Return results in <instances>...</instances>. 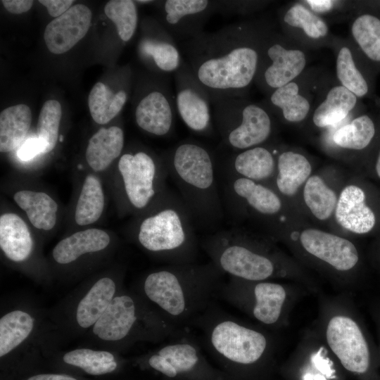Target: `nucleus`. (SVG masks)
<instances>
[{
    "label": "nucleus",
    "mask_w": 380,
    "mask_h": 380,
    "mask_svg": "<svg viewBox=\"0 0 380 380\" xmlns=\"http://www.w3.org/2000/svg\"><path fill=\"white\" fill-rule=\"evenodd\" d=\"M274 27L265 19L244 21L203 32L182 42L184 61L212 102L246 97L258 72L265 39Z\"/></svg>",
    "instance_id": "obj_1"
},
{
    "label": "nucleus",
    "mask_w": 380,
    "mask_h": 380,
    "mask_svg": "<svg viewBox=\"0 0 380 380\" xmlns=\"http://www.w3.org/2000/svg\"><path fill=\"white\" fill-rule=\"evenodd\" d=\"M224 275L212 262L171 264L146 277L143 293L160 316L184 329L213 303Z\"/></svg>",
    "instance_id": "obj_2"
},
{
    "label": "nucleus",
    "mask_w": 380,
    "mask_h": 380,
    "mask_svg": "<svg viewBox=\"0 0 380 380\" xmlns=\"http://www.w3.org/2000/svg\"><path fill=\"white\" fill-rule=\"evenodd\" d=\"M163 160L194 222L203 226L219 222L223 208L209 149L198 141L185 139L172 146Z\"/></svg>",
    "instance_id": "obj_3"
},
{
    "label": "nucleus",
    "mask_w": 380,
    "mask_h": 380,
    "mask_svg": "<svg viewBox=\"0 0 380 380\" xmlns=\"http://www.w3.org/2000/svg\"><path fill=\"white\" fill-rule=\"evenodd\" d=\"M202 248L224 274L246 281H267L288 274L289 263L272 237L233 228L207 236Z\"/></svg>",
    "instance_id": "obj_4"
},
{
    "label": "nucleus",
    "mask_w": 380,
    "mask_h": 380,
    "mask_svg": "<svg viewBox=\"0 0 380 380\" xmlns=\"http://www.w3.org/2000/svg\"><path fill=\"white\" fill-rule=\"evenodd\" d=\"M147 208L136 227L139 243L171 264L194 262L195 222L181 197L166 189Z\"/></svg>",
    "instance_id": "obj_5"
},
{
    "label": "nucleus",
    "mask_w": 380,
    "mask_h": 380,
    "mask_svg": "<svg viewBox=\"0 0 380 380\" xmlns=\"http://www.w3.org/2000/svg\"><path fill=\"white\" fill-rule=\"evenodd\" d=\"M191 325L202 331L206 349L228 369L263 360L271 349L269 337L217 308L214 303Z\"/></svg>",
    "instance_id": "obj_6"
},
{
    "label": "nucleus",
    "mask_w": 380,
    "mask_h": 380,
    "mask_svg": "<svg viewBox=\"0 0 380 380\" xmlns=\"http://www.w3.org/2000/svg\"><path fill=\"white\" fill-rule=\"evenodd\" d=\"M212 106L214 125L228 148L238 152L272 142L274 116L263 104L232 97L215 100Z\"/></svg>",
    "instance_id": "obj_7"
},
{
    "label": "nucleus",
    "mask_w": 380,
    "mask_h": 380,
    "mask_svg": "<svg viewBox=\"0 0 380 380\" xmlns=\"http://www.w3.org/2000/svg\"><path fill=\"white\" fill-rule=\"evenodd\" d=\"M306 50L274 27L265 39L254 84L267 95L296 80L307 70Z\"/></svg>",
    "instance_id": "obj_8"
},
{
    "label": "nucleus",
    "mask_w": 380,
    "mask_h": 380,
    "mask_svg": "<svg viewBox=\"0 0 380 380\" xmlns=\"http://www.w3.org/2000/svg\"><path fill=\"white\" fill-rule=\"evenodd\" d=\"M118 169L126 203L132 210H144L167 189L164 160L144 150L122 154Z\"/></svg>",
    "instance_id": "obj_9"
},
{
    "label": "nucleus",
    "mask_w": 380,
    "mask_h": 380,
    "mask_svg": "<svg viewBox=\"0 0 380 380\" xmlns=\"http://www.w3.org/2000/svg\"><path fill=\"white\" fill-rule=\"evenodd\" d=\"M217 298L264 325L276 326L281 322L287 291L282 284L270 280L252 281L229 277L222 284Z\"/></svg>",
    "instance_id": "obj_10"
},
{
    "label": "nucleus",
    "mask_w": 380,
    "mask_h": 380,
    "mask_svg": "<svg viewBox=\"0 0 380 380\" xmlns=\"http://www.w3.org/2000/svg\"><path fill=\"white\" fill-rule=\"evenodd\" d=\"M225 198L230 212L261 222L270 232L289 214L287 202L271 186L229 175Z\"/></svg>",
    "instance_id": "obj_11"
},
{
    "label": "nucleus",
    "mask_w": 380,
    "mask_h": 380,
    "mask_svg": "<svg viewBox=\"0 0 380 380\" xmlns=\"http://www.w3.org/2000/svg\"><path fill=\"white\" fill-rule=\"evenodd\" d=\"M380 217V192L362 179L343 184L333 220L341 229L355 235L375 234Z\"/></svg>",
    "instance_id": "obj_12"
},
{
    "label": "nucleus",
    "mask_w": 380,
    "mask_h": 380,
    "mask_svg": "<svg viewBox=\"0 0 380 380\" xmlns=\"http://www.w3.org/2000/svg\"><path fill=\"white\" fill-rule=\"evenodd\" d=\"M380 134V112L364 110L334 128L322 132L324 149L336 158H348L360 165Z\"/></svg>",
    "instance_id": "obj_13"
},
{
    "label": "nucleus",
    "mask_w": 380,
    "mask_h": 380,
    "mask_svg": "<svg viewBox=\"0 0 380 380\" xmlns=\"http://www.w3.org/2000/svg\"><path fill=\"white\" fill-rule=\"evenodd\" d=\"M201 349L184 330L151 355L147 362L152 369L172 379L220 380L219 374L208 365Z\"/></svg>",
    "instance_id": "obj_14"
},
{
    "label": "nucleus",
    "mask_w": 380,
    "mask_h": 380,
    "mask_svg": "<svg viewBox=\"0 0 380 380\" xmlns=\"http://www.w3.org/2000/svg\"><path fill=\"white\" fill-rule=\"evenodd\" d=\"M327 77L306 70L296 80L266 95L261 103L275 117L288 124L307 122Z\"/></svg>",
    "instance_id": "obj_15"
},
{
    "label": "nucleus",
    "mask_w": 380,
    "mask_h": 380,
    "mask_svg": "<svg viewBox=\"0 0 380 380\" xmlns=\"http://www.w3.org/2000/svg\"><path fill=\"white\" fill-rule=\"evenodd\" d=\"M177 113L193 132L210 136L214 132L211 98L184 61L174 73Z\"/></svg>",
    "instance_id": "obj_16"
},
{
    "label": "nucleus",
    "mask_w": 380,
    "mask_h": 380,
    "mask_svg": "<svg viewBox=\"0 0 380 380\" xmlns=\"http://www.w3.org/2000/svg\"><path fill=\"white\" fill-rule=\"evenodd\" d=\"M296 239L300 248L310 258L338 272H348L359 264L360 256L355 244L350 239L323 229L305 227L299 229Z\"/></svg>",
    "instance_id": "obj_17"
},
{
    "label": "nucleus",
    "mask_w": 380,
    "mask_h": 380,
    "mask_svg": "<svg viewBox=\"0 0 380 380\" xmlns=\"http://www.w3.org/2000/svg\"><path fill=\"white\" fill-rule=\"evenodd\" d=\"M326 339L331 351L349 372L362 374L371 366V353L367 339L358 325L346 315L333 316L326 329Z\"/></svg>",
    "instance_id": "obj_18"
},
{
    "label": "nucleus",
    "mask_w": 380,
    "mask_h": 380,
    "mask_svg": "<svg viewBox=\"0 0 380 380\" xmlns=\"http://www.w3.org/2000/svg\"><path fill=\"white\" fill-rule=\"evenodd\" d=\"M335 56L337 82L360 100L369 99L376 102V77L378 72L367 62L348 39L334 37L330 46Z\"/></svg>",
    "instance_id": "obj_19"
},
{
    "label": "nucleus",
    "mask_w": 380,
    "mask_h": 380,
    "mask_svg": "<svg viewBox=\"0 0 380 380\" xmlns=\"http://www.w3.org/2000/svg\"><path fill=\"white\" fill-rule=\"evenodd\" d=\"M162 24L176 42H186L203 31L217 11V1L166 0L160 3Z\"/></svg>",
    "instance_id": "obj_20"
},
{
    "label": "nucleus",
    "mask_w": 380,
    "mask_h": 380,
    "mask_svg": "<svg viewBox=\"0 0 380 380\" xmlns=\"http://www.w3.org/2000/svg\"><path fill=\"white\" fill-rule=\"evenodd\" d=\"M278 21L281 32L306 49L330 46L334 39L325 18L303 1L279 9Z\"/></svg>",
    "instance_id": "obj_21"
},
{
    "label": "nucleus",
    "mask_w": 380,
    "mask_h": 380,
    "mask_svg": "<svg viewBox=\"0 0 380 380\" xmlns=\"http://www.w3.org/2000/svg\"><path fill=\"white\" fill-rule=\"evenodd\" d=\"M360 99L336 80L326 78L307 122L320 132L332 129L364 110Z\"/></svg>",
    "instance_id": "obj_22"
},
{
    "label": "nucleus",
    "mask_w": 380,
    "mask_h": 380,
    "mask_svg": "<svg viewBox=\"0 0 380 380\" xmlns=\"http://www.w3.org/2000/svg\"><path fill=\"white\" fill-rule=\"evenodd\" d=\"M176 113L175 96L165 82L143 94L137 103L134 117L142 130L163 137L172 133Z\"/></svg>",
    "instance_id": "obj_23"
},
{
    "label": "nucleus",
    "mask_w": 380,
    "mask_h": 380,
    "mask_svg": "<svg viewBox=\"0 0 380 380\" xmlns=\"http://www.w3.org/2000/svg\"><path fill=\"white\" fill-rule=\"evenodd\" d=\"M145 313L141 314L134 297L127 294L117 296L94 324L93 332L104 341H121L134 332L140 321L162 317L157 313L141 319Z\"/></svg>",
    "instance_id": "obj_24"
},
{
    "label": "nucleus",
    "mask_w": 380,
    "mask_h": 380,
    "mask_svg": "<svg viewBox=\"0 0 380 380\" xmlns=\"http://www.w3.org/2000/svg\"><path fill=\"white\" fill-rule=\"evenodd\" d=\"M91 20V10L84 4H78L51 21L44 33V39L49 51L61 54L70 50L87 33Z\"/></svg>",
    "instance_id": "obj_25"
},
{
    "label": "nucleus",
    "mask_w": 380,
    "mask_h": 380,
    "mask_svg": "<svg viewBox=\"0 0 380 380\" xmlns=\"http://www.w3.org/2000/svg\"><path fill=\"white\" fill-rule=\"evenodd\" d=\"M278 150L271 142L236 152L229 160V175L270 186L277 172Z\"/></svg>",
    "instance_id": "obj_26"
},
{
    "label": "nucleus",
    "mask_w": 380,
    "mask_h": 380,
    "mask_svg": "<svg viewBox=\"0 0 380 380\" xmlns=\"http://www.w3.org/2000/svg\"><path fill=\"white\" fill-rule=\"evenodd\" d=\"M312 172L310 160L302 151L279 147L277 172L270 186L286 201L300 194Z\"/></svg>",
    "instance_id": "obj_27"
},
{
    "label": "nucleus",
    "mask_w": 380,
    "mask_h": 380,
    "mask_svg": "<svg viewBox=\"0 0 380 380\" xmlns=\"http://www.w3.org/2000/svg\"><path fill=\"white\" fill-rule=\"evenodd\" d=\"M357 9L350 25L353 44L367 62L380 72V11L369 3Z\"/></svg>",
    "instance_id": "obj_28"
},
{
    "label": "nucleus",
    "mask_w": 380,
    "mask_h": 380,
    "mask_svg": "<svg viewBox=\"0 0 380 380\" xmlns=\"http://www.w3.org/2000/svg\"><path fill=\"white\" fill-rule=\"evenodd\" d=\"M138 49L144 61L165 75L174 74L184 61L177 42L160 24L154 25L153 31L142 37Z\"/></svg>",
    "instance_id": "obj_29"
},
{
    "label": "nucleus",
    "mask_w": 380,
    "mask_h": 380,
    "mask_svg": "<svg viewBox=\"0 0 380 380\" xmlns=\"http://www.w3.org/2000/svg\"><path fill=\"white\" fill-rule=\"evenodd\" d=\"M341 187L331 182V179L324 174L313 172L300 193L305 209L319 222L331 220L334 217Z\"/></svg>",
    "instance_id": "obj_30"
},
{
    "label": "nucleus",
    "mask_w": 380,
    "mask_h": 380,
    "mask_svg": "<svg viewBox=\"0 0 380 380\" xmlns=\"http://www.w3.org/2000/svg\"><path fill=\"white\" fill-rule=\"evenodd\" d=\"M124 146V132L117 126L101 128L89 140L86 160L94 171H103L118 158Z\"/></svg>",
    "instance_id": "obj_31"
},
{
    "label": "nucleus",
    "mask_w": 380,
    "mask_h": 380,
    "mask_svg": "<svg viewBox=\"0 0 380 380\" xmlns=\"http://www.w3.org/2000/svg\"><path fill=\"white\" fill-rule=\"evenodd\" d=\"M109 243L110 236L105 231L88 229L60 241L54 247L52 255L58 263L68 264L84 254L103 250Z\"/></svg>",
    "instance_id": "obj_32"
},
{
    "label": "nucleus",
    "mask_w": 380,
    "mask_h": 380,
    "mask_svg": "<svg viewBox=\"0 0 380 380\" xmlns=\"http://www.w3.org/2000/svg\"><path fill=\"white\" fill-rule=\"evenodd\" d=\"M0 247L14 262L26 260L32 250V239L24 220L17 214L4 213L0 217Z\"/></svg>",
    "instance_id": "obj_33"
},
{
    "label": "nucleus",
    "mask_w": 380,
    "mask_h": 380,
    "mask_svg": "<svg viewBox=\"0 0 380 380\" xmlns=\"http://www.w3.org/2000/svg\"><path fill=\"white\" fill-rule=\"evenodd\" d=\"M32 122L31 110L18 104L0 113V151L6 153L19 148L25 141Z\"/></svg>",
    "instance_id": "obj_34"
},
{
    "label": "nucleus",
    "mask_w": 380,
    "mask_h": 380,
    "mask_svg": "<svg viewBox=\"0 0 380 380\" xmlns=\"http://www.w3.org/2000/svg\"><path fill=\"white\" fill-rule=\"evenodd\" d=\"M116 286L108 277L99 279L80 301L76 311V320L82 328H88L96 322L114 298Z\"/></svg>",
    "instance_id": "obj_35"
},
{
    "label": "nucleus",
    "mask_w": 380,
    "mask_h": 380,
    "mask_svg": "<svg viewBox=\"0 0 380 380\" xmlns=\"http://www.w3.org/2000/svg\"><path fill=\"white\" fill-rule=\"evenodd\" d=\"M13 199L35 228L50 230L55 226L58 205L47 194L21 190L15 193Z\"/></svg>",
    "instance_id": "obj_36"
},
{
    "label": "nucleus",
    "mask_w": 380,
    "mask_h": 380,
    "mask_svg": "<svg viewBox=\"0 0 380 380\" xmlns=\"http://www.w3.org/2000/svg\"><path fill=\"white\" fill-rule=\"evenodd\" d=\"M127 100L125 90L120 89L114 93L103 83L97 82L88 97L91 118L98 124H106L120 112Z\"/></svg>",
    "instance_id": "obj_37"
},
{
    "label": "nucleus",
    "mask_w": 380,
    "mask_h": 380,
    "mask_svg": "<svg viewBox=\"0 0 380 380\" xmlns=\"http://www.w3.org/2000/svg\"><path fill=\"white\" fill-rule=\"evenodd\" d=\"M104 208V194L100 180L93 175L86 177L76 205L75 220L80 226L96 222Z\"/></svg>",
    "instance_id": "obj_38"
},
{
    "label": "nucleus",
    "mask_w": 380,
    "mask_h": 380,
    "mask_svg": "<svg viewBox=\"0 0 380 380\" xmlns=\"http://www.w3.org/2000/svg\"><path fill=\"white\" fill-rule=\"evenodd\" d=\"M33 318L22 310H13L0 319V356L18 346L32 332Z\"/></svg>",
    "instance_id": "obj_39"
},
{
    "label": "nucleus",
    "mask_w": 380,
    "mask_h": 380,
    "mask_svg": "<svg viewBox=\"0 0 380 380\" xmlns=\"http://www.w3.org/2000/svg\"><path fill=\"white\" fill-rule=\"evenodd\" d=\"M63 361L82 368L91 375H101L113 372L117 368L114 355L107 351L79 348L63 355Z\"/></svg>",
    "instance_id": "obj_40"
},
{
    "label": "nucleus",
    "mask_w": 380,
    "mask_h": 380,
    "mask_svg": "<svg viewBox=\"0 0 380 380\" xmlns=\"http://www.w3.org/2000/svg\"><path fill=\"white\" fill-rule=\"evenodd\" d=\"M106 16L115 24L120 39L127 42L133 37L138 24V13L134 1L111 0L104 7Z\"/></svg>",
    "instance_id": "obj_41"
},
{
    "label": "nucleus",
    "mask_w": 380,
    "mask_h": 380,
    "mask_svg": "<svg viewBox=\"0 0 380 380\" xmlns=\"http://www.w3.org/2000/svg\"><path fill=\"white\" fill-rule=\"evenodd\" d=\"M61 115V106L56 100H48L42 106L37 134L44 147L43 153L51 151L56 145Z\"/></svg>",
    "instance_id": "obj_42"
},
{
    "label": "nucleus",
    "mask_w": 380,
    "mask_h": 380,
    "mask_svg": "<svg viewBox=\"0 0 380 380\" xmlns=\"http://www.w3.org/2000/svg\"><path fill=\"white\" fill-rule=\"evenodd\" d=\"M262 1H217V13L223 14H248L258 11L267 4Z\"/></svg>",
    "instance_id": "obj_43"
},
{
    "label": "nucleus",
    "mask_w": 380,
    "mask_h": 380,
    "mask_svg": "<svg viewBox=\"0 0 380 380\" xmlns=\"http://www.w3.org/2000/svg\"><path fill=\"white\" fill-rule=\"evenodd\" d=\"M361 166L370 177L380 182V134Z\"/></svg>",
    "instance_id": "obj_44"
},
{
    "label": "nucleus",
    "mask_w": 380,
    "mask_h": 380,
    "mask_svg": "<svg viewBox=\"0 0 380 380\" xmlns=\"http://www.w3.org/2000/svg\"><path fill=\"white\" fill-rule=\"evenodd\" d=\"M43 152L44 147L38 137H30L19 147L18 156L21 160L27 161Z\"/></svg>",
    "instance_id": "obj_45"
},
{
    "label": "nucleus",
    "mask_w": 380,
    "mask_h": 380,
    "mask_svg": "<svg viewBox=\"0 0 380 380\" xmlns=\"http://www.w3.org/2000/svg\"><path fill=\"white\" fill-rule=\"evenodd\" d=\"M312 11L323 17L324 15L331 13L334 11L343 6L342 1L327 0L303 1Z\"/></svg>",
    "instance_id": "obj_46"
},
{
    "label": "nucleus",
    "mask_w": 380,
    "mask_h": 380,
    "mask_svg": "<svg viewBox=\"0 0 380 380\" xmlns=\"http://www.w3.org/2000/svg\"><path fill=\"white\" fill-rule=\"evenodd\" d=\"M39 3L44 5L49 15L53 18H58L65 13L74 2L72 0H39Z\"/></svg>",
    "instance_id": "obj_47"
},
{
    "label": "nucleus",
    "mask_w": 380,
    "mask_h": 380,
    "mask_svg": "<svg viewBox=\"0 0 380 380\" xmlns=\"http://www.w3.org/2000/svg\"><path fill=\"white\" fill-rule=\"evenodd\" d=\"M1 2L8 12L14 14L28 11L34 3L31 0H2Z\"/></svg>",
    "instance_id": "obj_48"
},
{
    "label": "nucleus",
    "mask_w": 380,
    "mask_h": 380,
    "mask_svg": "<svg viewBox=\"0 0 380 380\" xmlns=\"http://www.w3.org/2000/svg\"><path fill=\"white\" fill-rule=\"evenodd\" d=\"M27 380H77L76 379L64 374H42L30 377Z\"/></svg>",
    "instance_id": "obj_49"
},
{
    "label": "nucleus",
    "mask_w": 380,
    "mask_h": 380,
    "mask_svg": "<svg viewBox=\"0 0 380 380\" xmlns=\"http://www.w3.org/2000/svg\"><path fill=\"white\" fill-rule=\"evenodd\" d=\"M376 234V239L374 241V251H375V255L376 260L380 264V217H379V222L378 228L375 232Z\"/></svg>",
    "instance_id": "obj_50"
},
{
    "label": "nucleus",
    "mask_w": 380,
    "mask_h": 380,
    "mask_svg": "<svg viewBox=\"0 0 380 380\" xmlns=\"http://www.w3.org/2000/svg\"><path fill=\"white\" fill-rule=\"evenodd\" d=\"M137 3L139 4H150L151 2H153V1H149V0H139V1H137Z\"/></svg>",
    "instance_id": "obj_51"
},
{
    "label": "nucleus",
    "mask_w": 380,
    "mask_h": 380,
    "mask_svg": "<svg viewBox=\"0 0 380 380\" xmlns=\"http://www.w3.org/2000/svg\"><path fill=\"white\" fill-rule=\"evenodd\" d=\"M379 11H380V3L379 4Z\"/></svg>",
    "instance_id": "obj_52"
}]
</instances>
